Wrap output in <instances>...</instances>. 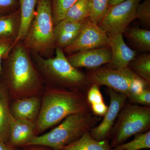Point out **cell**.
Returning a JSON list of instances; mask_svg holds the SVG:
<instances>
[{"label":"cell","mask_w":150,"mask_h":150,"mask_svg":"<svg viewBox=\"0 0 150 150\" xmlns=\"http://www.w3.org/2000/svg\"><path fill=\"white\" fill-rule=\"evenodd\" d=\"M16 1L20 7L21 26L18 35L14 42L13 47L16 43L19 41H22L24 38L35 16L36 6L38 0Z\"/></svg>","instance_id":"e0dca14e"},{"label":"cell","mask_w":150,"mask_h":150,"mask_svg":"<svg viewBox=\"0 0 150 150\" xmlns=\"http://www.w3.org/2000/svg\"><path fill=\"white\" fill-rule=\"evenodd\" d=\"M88 0H78L67 11L64 19L74 22H83L89 18Z\"/></svg>","instance_id":"44dd1931"},{"label":"cell","mask_w":150,"mask_h":150,"mask_svg":"<svg viewBox=\"0 0 150 150\" xmlns=\"http://www.w3.org/2000/svg\"><path fill=\"white\" fill-rule=\"evenodd\" d=\"M84 22H74L63 19L55 25L54 39L56 48L63 50L71 44L79 33Z\"/></svg>","instance_id":"9a60e30c"},{"label":"cell","mask_w":150,"mask_h":150,"mask_svg":"<svg viewBox=\"0 0 150 150\" xmlns=\"http://www.w3.org/2000/svg\"><path fill=\"white\" fill-rule=\"evenodd\" d=\"M14 150H20L17 149H16V148Z\"/></svg>","instance_id":"e575fe53"},{"label":"cell","mask_w":150,"mask_h":150,"mask_svg":"<svg viewBox=\"0 0 150 150\" xmlns=\"http://www.w3.org/2000/svg\"><path fill=\"white\" fill-rule=\"evenodd\" d=\"M15 39L7 36H0V82L2 73V63L8 56L13 46Z\"/></svg>","instance_id":"484cf974"},{"label":"cell","mask_w":150,"mask_h":150,"mask_svg":"<svg viewBox=\"0 0 150 150\" xmlns=\"http://www.w3.org/2000/svg\"><path fill=\"white\" fill-rule=\"evenodd\" d=\"M92 112L98 116H104L108 110V107L104 102L91 105H90Z\"/></svg>","instance_id":"4dcf8cb0"},{"label":"cell","mask_w":150,"mask_h":150,"mask_svg":"<svg viewBox=\"0 0 150 150\" xmlns=\"http://www.w3.org/2000/svg\"><path fill=\"white\" fill-rule=\"evenodd\" d=\"M41 100L39 96L13 100L10 105L12 115L15 119H24L35 123L40 112Z\"/></svg>","instance_id":"5bb4252c"},{"label":"cell","mask_w":150,"mask_h":150,"mask_svg":"<svg viewBox=\"0 0 150 150\" xmlns=\"http://www.w3.org/2000/svg\"><path fill=\"white\" fill-rule=\"evenodd\" d=\"M138 19L144 25L150 26V0H144L137 6L136 19Z\"/></svg>","instance_id":"4316f807"},{"label":"cell","mask_w":150,"mask_h":150,"mask_svg":"<svg viewBox=\"0 0 150 150\" xmlns=\"http://www.w3.org/2000/svg\"><path fill=\"white\" fill-rule=\"evenodd\" d=\"M23 150H48L45 147L38 146H28L23 147Z\"/></svg>","instance_id":"1f68e13d"},{"label":"cell","mask_w":150,"mask_h":150,"mask_svg":"<svg viewBox=\"0 0 150 150\" xmlns=\"http://www.w3.org/2000/svg\"><path fill=\"white\" fill-rule=\"evenodd\" d=\"M78 0H51L54 24L63 20L69 9Z\"/></svg>","instance_id":"d4e9b609"},{"label":"cell","mask_w":150,"mask_h":150,"mask_svg":"<svg viewBox=\"0 0 150 150\" xmlns=\"http://www.w3.org/2000/svg\"><path fill=\"white\" fill-rule=\"evenodd\" d=\"M134 139L112 148L111 150H140L150 149V131L134 135Z\"/></svg>","instance_id":"603a6c76"},{"label":"cell","mask_w":150,"mask_h":150,"mask_svg":"<svg viewBox=\"0 0 150 150\" xmlns=\"http://www.w3.org/2000/svg\"><path fill=\"white\" fill-rule=\"evenodd\" d=\"M107 35L111 59L110 62L104 67L112 69H121L128 67L136 57L137 52L126 45L123 34L108 33Z\"/></svg>","instance_id":"7c38bea8"},{"label":"cell","mask_w":150,"mask_h":150,"mask_svg":"<svg viewBox=\"0 0 150 150\" xmlns=\"http://www.w3.org/2000/svg\"><path fill=\"white\" fill-rule=\"evenodd\" d=\"M131 102L143 105L144 106L150 105V87L145 88L142 92L137 94L132 95L128 98Z\"/></svg>","instance_id":"f1b7e54d"},{"label":"cell","mask_w":150,"mask_h":150,"mask_svg":"<svg viewBox=\"0 0 150 150\" xmlns=\"http://www.w3.org/2000/svg\"><path fill=\"white\" fill-rule=\"evenodd\" d=\"M51 0H38L35 16L23 40L30 51L43 58L54 57L56 46Z\"/></svg>","instance_id":"5b68a950"},{"label":"cell","mask_w":150,"mask_h":150,"mask_svg":"<svg viewBox=\"0 0 150 150\" xmlns=\"http://www.w3.org/2000/svg\"><path fill=\"white\" fill-rule=\"evenodd\" d=\"M69 62L75 68L96 69L110 62L111 52L109 46L79 51L67 56Z\"/></svg>","instance_id":"8fae6325"},{"label":"cell","mask_w":150,"mask_h":150,"mask_svg":"<svg viewBox=\"0 0 150 150\" xmlns=\"http://www.w3.org/2000/svg\"><path fill=\"white\" fill-rule=\"evenodd\" d=\"M100 119V117L92 112H79L69 115L59 126L48 133L35 136L26 146H41L59 150L90 132Z\"/></svg>","instance_id":"277c9868"},{"label":"cell","mask_w":150,"mask_h":150,"mask_svg":"<svg viewBox=\"0 0 150 150\" xmlns=\"http://www.w3.org/2000/svg\"><path fill=\"white\" fill-rule=\"evenodd\" d=\"M141 1L126 0L110 6L98 26L107 34H123L131 23L136 19L137 7Z\"/></svg>","instance_id":"ba28073f"},{"label":"cell","mask_w":150,"mask_h":150,"mask_svg":"<svg viewBox=\"0 0 150 150\" xmlns=\"http://www.w3.org/2000/svg\"><path fill=\"white\" fill-rule=\"evenodd\" d=\"M107 93L110 98V105L104 115L101 123L90 131L92 138L97 141H103L110 139V133L118 113L125 104L128 97L124 94L119 93L108 88Z\"/></svg>","instance_id":"30bf717a"},{"label":"cell","mask_w":150,"mask_h":150,"mask_svg":"<svg viewBox=\"0 0 150 150\" xmlns=\"http://www.w3.org/2000/svg\"><path fill=\"white\" fill-rule=\"evenodd\" d=\"M5 83L13 100L43 93L45 83L22 43H16L5 59Z\"/></svg>","instance_id":"6da1fadb"},{"label":"cell","mask_w":150,"mask_h":150,"mask_svg":"<svg viewBox=\"0 0 150 150\" xmlns=\"http://www.w3.org/2000/svg\"><path fill=\"white\" fill-rule=\"evenodd\" d=\"M35 136V122L14 118L10 127L8 145L14 148L23 147Z\"/></svg>","instance_id":"4fadbf2b"},{"label":"cell","mask_w":150,"mask_h":150,"mask_svg":"<svg viewBox=\"0 0 150 150\" xmlns=\"http://www.w3.org/2000/svg\"><path fill=\"white\" fill-rule=\"evenodd\" d=\"M21 26V13L17 10L0 16V36L16 39Z\"/></svg>","instance_id":"d6986e66"},{"label":"cell","mask_w":150,"mask_h":150,"mask_svg":"<svg viewBox=\"0 0 150 150\" xmlns=\"http://www.w3.org/2000/svg\"><path fill=\"white\" fill-rule=\"evenodd\" d=\"M90 20L98 25L110 7L109 0H88Z\"/></svg>","instance_id":"cb8c5ba5"},{"label":"cell","mask_w":150,"mask_h":150,"mask_svg":"<svg viewBox=\"0 0 150 150\" xmlns=\"http://www.w3.org/2000/svg\"><path fill=\"white\" fill-rule=\"evenodd\" d=\"M126 38L137 48L144 52L150 50V31L139 28H127L123 33Z\"/></svg>","instance_id":"ffe728a7"},{"label":"cell","mask_w":150,"mask_h":150,"mask_svg":"<svg viewBox=\"0 0 150 150\" xmlns=\"http://www.w3.org/2000/svg\"><path fill=\"white\" fill-rule=\"evenodd\" d=\"M35 122V134L44 132L69 115L92 112L86 93L47 86Z\"/></svg>","instance_id":"7a4b0ae2"},{"label":"cell","mask_w":150,"mask_h":150,"mask_svg":"<svg viewBox=\"0 0 150 150\" xmlns=\"http://www.w3.org/2000/svg\"><path fill=\"white\" fill-rule=\"evenodd\" d=\"M9 97L4 84L0 82V141L7 144L10 127L14 118L11 112Z\"/></svg>","instance_id":"2e32d148"},{"label":"cell","mask_w":150,"mask_h":150,"mask_svg":"<svg viewBox=\"0 0 150 150\" xmlns=\"http://www.w3.org/2000/svg\"><path fill=\"white\" fill-rule=\"evenodd\" d=\"M30 52L47 86L87 93L91 84L86 75L70 64L62 48H56L55 56L49 58Z\"/></svg>","instance_id":"3957f363"},{"label":"cell","mask_w":150,"mask_h":150,"mask_svg":"<svg viewBox=\"0 0 150 150\" xmlns=\"http://www.w3.org/2000/svg\"><path fill=\"white\" fill-rule=\"evenodd\" d=\"M15 149L0 141V150H14Z\"/></svg>","instance_id":"d6a6232c"},{"label":"cell","mask_w":150,"mask_h":150,"mask_svg":"<svg viewBox=\"0 0 150 150\" xmlns=\"http://www.w3.org/2000/svg\"><path fill=\"white\" fill-rule=\"evenodd\" d=\"M150 108L124 104L110 133V147L123 144L132 136L149 131Z\"/></svg>","instance_id":"8992f818"},{"label":"cell","mask_w":150,"mask_h":150,"mask_svg":"<svg viewBox=\"0 0 150 150\" xmlns=\"http://www.w3.org/2000/svg\"><path fill=\"white\" fill-rule=\"evenodd\" d=\"M128 67L143 79L150 83V55L143 54L135 57Z\"/></svg>","instance_id":"7402d4cb"},{"label":"cell","mask_w":150,"mask_h":150,"mask_svg":"<svg viewBox=\"0 0 150 150\" xmlns=\"http://www.w3.org/2000/svg\"><path fill=\"white\" fill-rule=\"evenodd\" d=\"M99 86L94 84H92L87 92V99L90 105L104 102L103 97L100 90Z\"/></svg>","instance_id":"83f0119b"},{"label":"cell","mask_w":150,"mask_h":150,"mask_svg":"<svg viewBox=\"0 0 150 150\" xmlns=\"http://www.w3.org/2000/svg\"><path fill=\"white\" fill-rule=\"evenodd\" d=\"M108 46L107 33L88 18L83 23L76 39L64 48L63 51L69 55L79 51Z\"/></svg>","instance_id":"9c48e42d"},{"label":"cell","mask_w":150,"mask_h":150,"mask_svg":"<svg viewBox=\"0 0 150 150\" xmlns=\"http://www.w3.org/2000/svg\"><path fill=\"white\" fill-rule=\"evenodd\" d=\"M18 6L16 0H0V13H11L18 10Z\"/></svg>","instance_id":"f546056e"},{"label":"cell","mask_w":150,"mask_h":150,"mask_svg":"<svg viewBox=\"0 0 150 150\" xmlns=\"http://www.w3.org/2000/svg\"><path fill=\"white\" fill-rule=\"evenodd\" d=\"M109 139L98 141L94 139L90 132H87L81 138L59 150H111Z\"/></svg>","instance_id":"ac0fdd59"},{"label":"cell","mask_w":150,"mask_h":150,"mask_svg":"<svg viewBox=\"0 0 150 150\" xmlns=\"http://www.w3.org/2000/svg\"><path fill=\"white\" fill-rule=\"evenodd\" d=\"M125 1L126 0H109V5L110 6L115 5L117 4L122 2Z\"/></svg>","instance_id":"836d02e7"},{"label":"cell","mask_w":150,"mask_h":150,"mask_svg":"<svg viewBox=\"0 0 150 150\" xmlns=\"http://www.w3.org/2000/svg\"><path fill=\"white\" fill-rule=\"evenodd\" d=\"M91 84L107 86L108 87L126 95H131L132 83L140 77L129 67L121 69H112L105 67L90 69L86 74Z\"/></svg>","instance_id":"52a82bcc"}]
</instances>
